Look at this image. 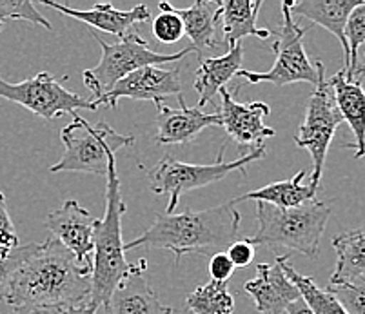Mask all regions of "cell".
Here are the masks:
<instances>
[{"label": "cell", "instance_id": "15", "mask_svg": "<svg viewBox=\"0 0 365 314\" xmlns=\"http://www.w3.org/2000/svg\"><path fill=\"white\" fill-rule=\"evenodd\" d=\"M258 276L244 286L245 293L253 298L255 307L262 314H284L291 303L302 298L297 287L291 283L282 267V258L274 263H258Z\"/></svg>", "mask_w": 365, "mask_h": 314}, {"label": "cell", "instance_id": "25", "mask_svg": "<svg viewBox=\"0 0 365 314\" xmlns=\"http://www.w3.org/2000/svg\"><path fill=\"white\" fill-rule=\"evenodd\" d=\"M280 258L284 273L287 274V278L291 280V283H293L298 289V293H300L302 300L309 305V309L313 310L314 314H347V310L340 305V302L334 298L333 294L327 293V291H322L313 280L297 273L294 267L289 263V256Z\"/></svg>", "mask_w": 365, "mask_h": 314}, {"label": "cell", "instance_id": "1", "mask_svg": "<svg viewBox=\"0 0 365 314\" xmlns=\"http://www.w3.org/2000/svg\"><path fill=\"white\" fill-rule=\"evenodd\" d=\"M91 298V271L76 262L75 254L58 240L29 244L22 263L6 289L4 302L11 307L53 305L81 307Z\"/></svg>", "mask_w": 365, "mask_h": 314}, {"label": "cell", "instance_id": "29", "mask_svg": "<svg viewBox=\"0 0 365 314\" xmlns=\"http://www.w3.org/2000/svg\"><path fill=\"white\" fill-rule=\"evenodd\" d=\"M6 21H26L51 29V24L36 11L29 0H0V22L4 24Z\"/></svg>", "mask_w": 365, "mask_h": 314}, {"label": "cell", "instance_id": "23", "mask_svg": "<svg viewBox=\"0 0 365 314\" xmlns=\"http://www.w3.org/2000/svg\"><path fill=\"white\" fill-rule=\"evenodd\" d=\"M262 0H227L222 2L220 22L225 48L233 49L244 36H258L262 41L271 36V29L258 28L257 19Z\"/></svg>", "mask_w": 365, "mask_h": 314}, {"label": "cell", "instance_id": "7", "mask_svg": "<svg viewBox=\"0 0 365 314\" xmlns=\"http://www.w3.org/2000/svg\"><path fill=\"white\" fill-rule=\"evenodd\" d=\"M225 144L220 147L217 160L213 164H187L180 162L173 157H164L157 164L155 169L148 173L149 186L155 194H169V204L165 214H173L177 211L180 204V197L189 191L200 189V187L215 184V182L224 180L235 171H240L242 174L247 173L249 164L260 160L265 157V145L253 150L245 157H240L238 160L227 162L224 160Z\"/></svg>", "mask_w": 365, "mask_h": 314}, {"label": "cell", "instance_id": "6", "mask_svg": "<svg viewBox=\"0 0 365 314\" xmlns=\"http://www.w3.org/2000/svg\"><path fill=\"white\" fill-rule=\"evenodd\" d=\"M64 142V155L51 173H93L108 174L109 165L115 162V153L125 145H131L135 138L131 135H118L111 125L98 122L91 125L78 115H73L71 124L61 133Z\"/></svg>", "mask_w": 365, "mask_h": 314}, {"label": "cell", "instance_id": "17", "mask_svg": "<svg viewBox=\"0 0 365 314\" xmlns=\"http://www.w3.org/2000/svg\"><path fill=\"white\" fill-rule=\"evenodd\" d=\"M42 4H44L46 8L61 11L62 15H68L71 16V19L84 22L89 28L109 33V35L120 36V38L129 35V29L135 24H142V22L151 19V13H149L148 6L144 4L135 6V8L129 9V11H120V9H117L113 4H95L91 9H88V11L68 8V6L64 4H58V2H49V0H42Z\"/></svg>", "mask_w": 365, "mask_h": 314}, {"label": "cell", "instance_id": "35", "mask_svg": "<svg viewBox=\"0 0 365 314\" xmlns=\"http://www.w3.org/2000/svg\"><path fill=\"white\" fill-rule=\"evenodd\" d=\"M61 307L53 305H22V307H11L9 314H62Z\"/></svg>", "mask_w": 365, "mask_h": 314}, {"label": "cell", "instance_id": "2", "mask_svg": "<svg viewBox=\"0 0 365 314\" xmlns=\"http://www.w3.org/2000/svg\"><path fill=\"white\" fill-rule=\"evenodd\" d=\"M240 213L233 202H225L204 211H184L177 214L155 216L151 227L131 242L124 244L125 253L135 249H168L175 253V263H180L184 254L215 256L225 253L237 240L240 231Z\"/></svg>", "mask_w": 365, "mask_h": 314}, {"label": "cell", "instance_id": "20", "mask_svg": "<svg viewBox=\"0 0 365 314\" xmlns=\"http://www.w3.org/2000/svg\"><path fill=\"white\" fill-rule=\"evenodd\" d=\"M244 61V46L238 42L233 49H229L225 55L215 58H205L200 68L195 73V91L198 93V109L205 108L213 100L220 89L227 84L231 78L238 75Z\"/></svg>", "mask_w": 365, "mask_h": 314}, {"label": "cell", "instance_id": "21", "mask_svg": "<svg viewBox=\"0 0 365 314\" xmlns=\"http://www.w3.org/2000/svg\"><path fill=\"white\" fill-rule=\"evenodd\" d=\"M336 267L331 274L329 286L365 282V226L345 231L333 238Z\"/></svg>", "mask_w": 365, "mask_h": 314}, {"label": "cell", "instance_id": "34", "mask_svg": "<svg viewBox=\"0 0 365 314\" xmlns=\"http://www.w3.org/2000/svg\"><path fill=\"white\" fill-rule=\"evenodd\" d=\"M235 269L237 267L229 260L227 253H217L215 256L209 258V274H211L213 282L227 283L231 280V276L235 274Z\"/></svg>", "mask_w": 365, "mask_h": 314}, {"label": "cell", "instance_id": "14", "mask_svg": "<svg viewBox=\"0 0 365 314\" xmlns=\"http://www.w3.org/2000/svg\"><path fill=\"white\" fill-rule=\"evenodd\" d=\"M180 108L175 109L168 104H157V137L160 145L191 144L209 125H222L220 113H204L198 108H187L184 95L177 97Z\"/></svg>", "mask_w": 365, "mask_h": 314}, {"label": "cell", "instance_id": "18", "mask_svg": "<svg viewBox=\"0 0 365 314\" xmlns=\"http://www.w3.org/2000/svg\"><path fill=\"white\" fill-rule=\"evenodd\" d=\"M334 102L344 122H347L354 135V144L345 147L354 150V160L365 157V91L361 80H349L345 71H338L329 80Z\"/></svg>", "mask_w": 365, "mask_h": 314}, {"label": "cell", "instance_id": "13", "mask_svg": "<svg viewBox=\"0 0 365 314\" xmlns=\"http://www.w3.org/2000/svg\"><path fill=\"white\" fill-rule=\"evenodd\" d=\"M222 108L220 118L222 127L225 129L227 137L233 138L240 147L242 157H245L249 145L255 150L264 145L265 138L277 135L273 127L264 124V118L269 115V105L265 102H251V104H240L229 93L227 89H220Z\"/></svg>", "mask_w": 365, "mask_h": 314}, {"label": "cell", "instance_id": "32", "mask_svg": "<svg viewBox=\"0 0 365 314\" xmlns=\"http://www.w3.org/2000/svg\"><path fill=\"white\" fill-rule=\"evenodd\" d=\"M0 247L8 251H15L21 247L19 234H16L11 216H9L8 202H6L4 193H0Z\"/></svg>", "mask_w": 365, "mask_h": 314}, {"label": "cell", "instance_id": "31", "mask_svg": "<svg viewBox=\"0 0 365 314\" xmlns=\"http://www.w3.org/2000/svg\"><path fill=\"white\" fill-rule=\"evenodd\" d=\"M28 251L29 244L28 246H21L15 251H8L0 247V302H4L9 278H11V274L15 273L16 267L22 263V260L26 258Z\"/></svg>", "mask_w": 365, "mask_h": 314}, {"label": "cell", "instance_id": "19", "mask_svg": "<svg viewBox=\"0 0 365 314\" xmlns=\"http://www.w3.org/2000/svg\"><path fill=\"white\" fill-rule=\"evenodd\" d=\"M364 0H300L291 4V13L300 15L314 24L322 26L329 33H333L340 41L344 49V71H349L351 53L347 38H345V26L349 21V15L356 6H360Z\"/></svg>", "mask_w": 365, "mask_h": 314}, {"label": "cell", "instance_id": "3", "mask_svg": "<svg viewBox=\"0 0 365 314\" xmlns=\"http://www.w3.org/2000/svg\"><path fill=\"white\" fill-rule=\"evenodd\" d=\"M106 211L104 216L97 218L95 226V251H93L91 298L95 307L109 300L118 283L133 271L135 263L125 260L124 240H122V218L125 214V202L122 198L120 180L117 177V165L111 162L106 174Z\"/></svg>", "mask_w": 365, "mask_h": 314}, {"label": "cell", "instance_id": "16", "mask_svg": "<svg viewBox=\"0 0 365 314\" xmlns=\"http://www.w3.org/2000/svg\"><path fill=\"white\" fill-rule=\"evenodd\" d=\"M145 260H138L131 273L113 291L106 305V314H175L171 307L164 305L153 291L144 273Z\"/></svg>", "mask_w": 365, "mask_h": 314}, {"label": "cell", "instance_id": "37", "mask_svg": "<svg viewBox=\"0 0 365 314\" xmlns=\"http://www.w3.org/2000/svg\"><path fill=\"white\" fill-rule=\"evenodd\" d=\"M98 307L91 305V303H86V305L81 307H69V309L62 310V314H95Z\"/></svg>", "mask_w": 365, "mask_h": 314}, {"label": "cell", "instance_id": "38", "mask_svg": "<svg viewBox=\"0 0 365 314\" xmlns=\"http://www.w3.org/2000/svg\"><path fill=\"white\" fill-rule=\"evenodd\" d=\"M364 77H365V61H364V64L358 66L356 71H354V80H361V78H364Z\"/></svg>", "mask_w": 365, "mask_h": 314}, {"label": "cell", "instance_id": "8", "mask_svg": "<svg viewBox=\"0 0 365 314\" xmlns=\"http://www.w3.org/2000/svg\"><path fill=\"white\" fill-rule=\"evenodd\" d=\"M293 2H282V15L284 21L277 29H271L274 42L271 49L274 53V66L267 73L247 71L240 69L237 77L245 78L249 84H273L277 88L294 84V82H307V84H318V68L309 61L304 49V35L307 28H300L294 22L291 13Z\"/></svg>", "mask_w": 365, "mask_h": 314}, {"label": "cell", "instance_id": "10", "mask_svg": "<svg viewBox=\"0 0 365 314\" xmlns=\"http://www.w3.org/2000/svg\"><path fill=\"white\" fill-rule=\"evenodd\" d=\"M0 98L15 102L44 120H53L68 113L73 117L76 109L95 111L98 108L93 100L82 98L81 95L64 88V84L51 77L48 71H41L33 78L22 80L19 84L6 82L0 77Z\"/></svg>", "mask_w": 365, "mask_h": 314}, {"label": "cell", "instance_id": "33", "mask_svg": "<svg viewBox=\"0 0 365 314\" xmlns=\"http://www.w3.org/2000/svg\"><path fill=\"white\" fill-rule=\"evenodd\" d=\"M255 254H257V246L249 242V238H242V240H235L231 246L227 247V256L233 262L235 267H247L253 263Z\"/></svg>", "mask_w": 365, "mask_h": 314}, {"label": "cell", "instance_id": "26", "mask_svg": "<svg viewBox=\"0 0 365 314\" xmlns=\"http://www.w3.org/2000/svg\"><path fill=\"white\" fill-rule=\"evenodd\" d=\"M185 307L193 314H233L235 300L225 282H211L187 294Z\"/></svg>", "mask_w": 365, "mask_h": 314}, {"label": "cell", "instance_id": "28", "mask_svg": "<svg viewBox=\"0 0 365 314\" xmlns=\"http://www.w3.org/2000/svg\"><path fill=\"white\" fill-rule=\"evenodd\" d=\"M345 38H347L351 53L349 71H345V77L354 80V71L358 68V49L361 44H365V0L351 11L349 21L345 26Z\"/></svg>", "mask_w": 365, "mask_h": 314}, {"label": "cell", "instance_id": "5", "mask_svg": "<svg viewBox=\"0 0 365 314\" xmlns=\"http://www.w3.org/2000/svg\"><path fill=\"white\" fill-rule=\"evenodd\" d=\"M93 36H95L97 44H101L102 57L95 68L82 71V80L89 93L93 95L91 100L95 104L102 97H106L118 80L131 75L133 71L145 68V66H160L182 61L191 53H197L193 46L182 49V51L169 53V55L153 51L148 41H144L138 33H129L115 44L104 42L95 31H93Z\"/></svg>", "mask_w": 365, "mask_h": 314}, {"label": "cell", "instance_id": "11", "mask_svg": "<svg viewBox=\"0 0 365 314\" xmlns=\"http://www.w3.org/2000/svg\"><path fill=\"white\" fill-rule=\"evenodd\" d=\"M173 95L175 97L182 95L180 68L165 69L160 66H145V68L137 69L125 78L118 80L115 88L97 102V105L104 104L115 109L122 98L149 100L157 105L164 104Z\"/></svg>", "mask_w": 365, "mask_h": 314}, {"label": "cell", "instance_id": "9", "mask_svg": "<svg viewBox=\"0 0 365 314\" xmlns=\"http://www.w3.org/2000/svg\"><path fill=\"white\" fill-rule=\"evenodd\" d=\"M314 64L318 68V84L314 85L313 95L307 102L305 118L298 127L294 144L302 150L309 151L311 158H313V174H311L309 184L314 189H318L322 174H324L325 157H327V151H329V145L333 142L338 125L344 122V118L336 108L329 80L325 78L324 62L317 61Z\"/></svg>", "mask_w": 365, "mask_h": 314}, {"label": "cell", "instance_id": "24", "mask_svg": "<svg viewBox=\"0 0 365 314\" xmlns=\"http://www.w3.org/2000/svg\"><path fill=\"white\" fill-rule=\"evenodd\" d=\"M305 174H307V171L302 169L291 180L274 182V184H269V186L260 187L257 191L242 194L231 202L238 204V202L244 200H255L257 204L262 202V204H269V206L278 207V209H294V207L304 206L307 202L317 200V189L311 184L302 186Z\"/></svg>", "mask_w": 365, "mask_h": 314}, {"label": "cell", "instance_id": "30", "mask_svg": "<svg viewBox=\"0 0 365 314\" xmlns=\"http://www.w3.org/2000/svg\"><path fill=\"white\" fill-rule=\"evenodd\" d=\"M325 291L333 294L347 314H365V282L327 286Z\"/></svg>", "mask_w": 365, "mask_h": 314}, {"label": "cell", "instance_id": "22", "mask_svg": "<svg viewBox=\"0 0 365 314\" xmlns=\"http://www.w3.org/2000/svg\"><path fill=\"white\" fill-rule=\"evenodd\" d=\"M171 11L177 13L184 22V31L195 51L202 53L207 49H217L215 44L217 38V26L220 22L222 0H197L191 8H175L171 6Z\"/></svg>", "mask_w": 365, "mask_h": 314}, {"label": "cell", "instance_id": "12", "mask_svg": "<svg viewBox=\"0 0 365 314\" xmlns=\"http://www.w3.org/2000/svg\"><path fill=\"white\" fill-rule=\"evenodd\" d=\"M46 226L53 233L55 240H58L66 249L75 254L76 262L93 273L97 218H93L91 213L76 200H66L62 207L48 214Z\"/></svg>", "mask_w": 365, "mask_h": 314}, {"label": "cell", "instance_id": "39", "mask_svg": "<svg viewBox=\"0 0 365 314\" xmlns=\"http://www.w3.org/2000/svg\"><path fill=\"white\" fill-rule=\"evenodd\" d=\"M2 26H4V24H2V22H0V29H2Z\"/></svg>", "mask_w": 365, "mask_h": 314}, {"label": "cell", "instance_id": "4", "mask_svg": "<svg viewBox=\"0 0 365 314\" xmlns=\"http://www.w3.org/2000/svg\"><path fill=\"white\" fill-rule=\"evenodd\" d=\"M331 213V202L313 200L294 209H278L258 202V231L249 238V242L267 249H289L317 258Z\"/></svg>", "mask_w": 365, "mask_h": 314}, {"label": "cell", "instance_id": "27", "mask_svg": "<svg viewBox=\"0 0 365 314\" xmlns=\"http://www.w3.org/2000/svg\"><path fill=\"white\" fill-rule=\"evenodd\" d=\"M160 15L155 16V21L151 24L153 36L157 38L160 44H177L184 38V22L177 13L171 11V4L169 2H160L158 4Z\"/></svg>", "mask_w": 365, "mask_h": 314}, {"label": "cell", "instance_id": "36", "mask_svg": "<svg viewBox=\"0 0 365 314\" xmlns=\"http://www.w3.org/2000/svg\"><path fill=\"white\" fill-rule=\"evenodd\" d=\"M287 314H314L313 310L309 309V305L304 302V300H298V302L291 303L289 307H287V310H285Z\"/></svg>", "mask_w": 365, "mask_h": 314}]
</instances>
